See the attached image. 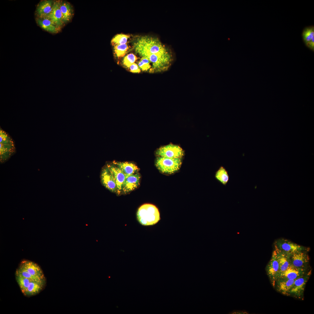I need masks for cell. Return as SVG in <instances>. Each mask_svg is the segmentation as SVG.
Here are the masks:
<instances>
[{
    "label": "cell",
    "instance_id": "6da1fadb",
    "mask_svg": "<svg viewBox=\"0 0 314 314\" xmlns=\"http://www.w3.org/2000/svg\"><path fill=\"white\" fill-rule=\"evenodd\" d=\"M16 280L23 294L25 296L35 295L43 290L46 279L43 272L37 264L24 260L17 269Z\"/></svg>",
    "mask_w": 314,
    "mask_h": 314
},
{
    "label": "cell",
    "instance_id": "7a4b0ae2",
    "mask_svg": "<svg viewBox=\"0 0 314 314\" xmlns=\"http://www.w3.org/2000/svg\"><path fill=\"white\" fill-rule=\"evenodd\" d=\"M135 52L142 56L144 54L166 53L169 50L157 38L143 36L137 38L133 42Z\"/></svg>",
    "mask_w": 314,
    "mask_h": 314
},
{
    "label": "cell",
    "instance_id": "3957f363",
    "mask_svg": "<svg viewBox=\"0 0 314 314\" xmlns=\"http://www.w3.org/2000/svg\"><path fill=\"white\" fill-rule=\"evenodd\" d=\"M136 216L138 222L144 226L153 225L160 219L158 209L151 204H144L140 206L137 210Z\"/></svg>",
    "mask_w": 314,
    "mask_h": 314
},
{
    "label": "cell",
    "instance_id": "277c9868",
    "mask_svg": "<svg viewBox=\"0 0 314 314\" xmlns=\"http://www.w3.org/2000/svg\"><path fill=\"white\" fill-rule=\"evenodd\" d=\"M16 151L14 141L6 132L0 129V161L3 163L7 160Z\"/></svg>",
    "mask_w": 314,
    "mask_h": 314
},
{
    "label": "cell",
    "instance_id": "5b68a950",
    "mask_svg": "<svg viewBox=\"0 0 314 314\" xmlns=\"http://www.w3.org/2000/svg\"><path fill=\"white\" fill-rule=\"evenodd\" d=\"M181 164V158H172L159 156L156 161V165L162 173L171 174L177 171Z\"/></svg>",
    "mask_w": 314,
    "mask_h": 314
},
{
    "label": "cell",
    "instance_id": "8992f818",
    "mask_svg": "<svg viewBox=\"0 0 314 314\" xmlns=\"http://www.w3.org/2000/svg\"><path fill=\"white\" fill-rule=\"evenodd\" d=\"M274 244V248L290 255L300 251H308L310 249L308 248L283 238L277 239L275 241Z\"/></svg>",
    "mask_w": 314,
    "mask_h": 314
},
{
    "label": "cell",
    "instance_id": "52a82bcc",
    "mask_svg": "<svg viewBox=\"0 0 314 314\" xmlns=\"http://www.w3.org/2000/svg\"><path fill=\"white\" fill-rule=\"evenodd\" d=\"M311 270L302 276L295 279L288 296L303 299L306 284L311 274Z\"/></svg>",
    "mask_w": 314,
    "mask_h": 314
},
{
    "label": "cell",
    "instance_id": "ba28073f",
    "mask_svg": "<svg viewBox=\"0 0 314 314\" xmlns=\"http://www.w3.org/2000/svg\"><path fill=\"white\" fill-rule=\"evenodd\" d=\"M156 154L159 156L172 158H181L183 155L182 149L179 146L169 144L158 149Z\"/></svg>",
    "mask_w": 314,
    "mask_h": 314
},
{
    "label": "cell",
    "instance_id": "9c48e42d",
    "mask_svg": "<svg viewBox=\"0 0 314 314\" xmlns=\"http://www.w3.org/2000/svg\"><path fill=\"white\" fill-rule=\"evenodd\" d=\"M267 274L274 288L279 274V265L275 250L273 251L271 258L266 267Z\"/></svg>",
    "mask_w": 314,
    "mask_h": 314
},
{
    "label": "cell",
    "instance_id": "30bf717a",
    "mask_svg": "<svg viewBox=\"0 0 314 314\" xmlns=\"http://www.w3.org/2000/svg\"><path fill=\"white\" fill-rule=\"evenodd\" d=\"M307 252L300 251L290 254L291 264L298 267L308 268L310 259Z\"/></svg>",
    "mask_w": 314,
    "mask_h": 314
},
{
    "label": "cell",
    "instance_id": "8fae6325",
    "mask_svg": "<svg viewBox=\"0 0 314 314\" xmlns=\"http://www.w3.org/2000/svg\"><path fill=\"white\" fill-rule=\"evenodd\" d=\"M308 269L298 267L290 264L285 271L279 274L277 279H295L307 273L309 271Z\"/></svg>",
    "mask_w": 314,
    "mask_h": 314
},
{
    "label": "cell",
    "instance_id": "7c38bea8",
    "mask_svg": "<svg viewBox=\"0 0 314 314\" xmlns=\"http://www.w3.org/2000/svg\"><path fill=\"white\" fill-rule=\"evenodd\" d=\"M101 182L103 185L112 192H117V186L112 174L107 166L102 170L101 174Z\"/></svg>",
    "mask_w": 314,
    "mask_h": 314
},
{
    "label": "cell",
    "instance_id": "4fadbf2b",
    "mask_svg": "<svg viewBox=\"0 0 314 314\" xmlns=\"http://www.w3.org/2000/svg\"><path fill=\"white\" fill-rule=\"evenodd\" d=\"M140 179L138 173L126 177L122 185V193L126 194L135 189L140 184Z\"/></svg>",
    "mask_w": 314,
    "mask_h": 314
},
{
    "label": "cell",
    "instance_id": "5bb4252c",
    "mask_svg": "<svg viewBox=\"0 0 314 314\" xmlns=\"http://www.w3.org/2000/svg\"><path fill=\"white\" fill-rule=\"evenodd\" d=\"M111 171L115 182L117 188V194L120 195L122 193V185L126 177L123 172L114 165H109L107 166Z\"/></svg>",
    "mask_w": 314,
    "mask_h": 314
},
{
    "label": "cell",
    "instance_id": "9a60e30c",
    "mask_svg": "<svg viewBox=\"0 0 314 314\" xmlns=\"http://www.w3.org/2000/svg\"><path fill=\"white\" fill-rule=\"evenodd\" d=\"M295 279H279L276 281L275 287L281 294L288 296Z\"/></svg>",
    "mask_w": 314,
    "mask_h": 314
},
{
    "label": "cell",
    "instance_id": "2e32d148",
    "mask_svg": "<svg viewBox=\"0 0 314 314\" xmlns=\"http://www.w3.org/2000/svg\"><path fill=\"white\" fill-rule=\"evenodd\" d=\"M113 163L114 165L122 170L126 178L137 173L139 170L137 166L132 163L115 162Z\"/></svg>",
    "mask_w": 314,
    "mask_h": 314
},
{
    "label": "cell",
    "instance_id": "e0dca14e",
    "mask_svg": "<svg viewBox=\"0 0 314 314\" xmlns=\"http://www.w3.org/2000/svg\"><path fill=\"white\" fill-rule=\"evenodd\" d=\"M53 3L51 0H46L40 1L38 4L36 12L39 17L45 18L49 15L53 9Z\"/></svg>",
    "mask_w": 314,
    "mask_h": 314
},
{
    "label": "cell",
    "instance_id": "ac0fdd59",
    "mask_svg": "<svg viewBox=\"0 0 314 314\" xmlns=\"http://www.w3.org/2000/svg\"><path fill=\"white\" fill-rule=\"evenodd\" d=\"M279 265V274L285 271L291 264L290 255L274 248Z\"/></svg>",
    "mask_w": 314,
    "mask_h": 314
},
{
    "label": "cell",
    "instance_id": "d6986e66",
    "mask_svg": "<svg viewBox=\"0 0 314 314\" xmlns=\"http://www.w3.org/2000/svg\"><path fill=\"white\" fill-rule=\"evenodd\" d=\"M60 6V3L58 2L53 3L52 11L47 17L58 27L62 26L63 22Z\"/></svg>",
    "mask_w": 314,
    "mask_h": 314
},
{
    "label": "cell",
    "instance_id": "ffe728a7",
    "mask_svg": "<svg viewBox=\"0 0 314 314\" xmlns=\"http://www.w3.org/2000/svg\"><path fill=\"white\" fill-rule=\"evenodd\" d=\"M36 22L42 28L46 31L52 33H56L58 31V26L47 18H38Z\"/></svg>",
    "mask_w": 314,
    "mask_h": 314
},
{
    "label": "cell",
    "instance_id": "44dd1931",
    "mask_svg": "<svg viewBox=\"0 0 314 314\" xmlns=\"http://www.w3.org/2000/svg\"><path fill=\"white\" fill-rule=\"evenodd\" d=\"M215 177L218 181L224 185H226L229 180L228 172L222 166H220L216 172Z\"/></svg>",
    "mask_w": 314,
    "mask_h": 314
},
{
    "label": "cell",
    "instance_id": "7402d4cb",
    "mask_svg": "<svg viewBox=\"0 0 314 314\" xmlns=\"http://www.w3.org/2000/svg\"><path fill=\"white\" fill-rule=\"evenodd\" d=\"M301 35L306 46L314 41V26L312 25L305 27L303 30Z\"/></svg>",
    "mask_w": 314,
    "mask_h": 314
},
{
    "label": "cell",
    "instance_id": "603a6c76",
    "mask_svg": "<svg viewBox=\"0 0 314 314\" xmlns=\"http://www.w3.org/2000/svg\"><path fill=\"white\" fill-rule=\"evenodd\" d=\"M60 9L61 11L63 22L69 21L72 17V12L70 4L64 2L60 4Z\"/></svg>",
    "mask_w": 314,
    "mask_h": 314
},
{
    "label": "cell",
    "instance_id": "cb8c5ba5",
    "mask_svg": "<svg viewBox=\"0 0 314 314\" xmlns=\"http://www.w3.org/2000/svg\"><path fill=\"white\" fill-rule=\"evenodd\" d=\"M130 37V35H129L122 34H117L113 38L111 41V43L114 46L126 44Z\"/></svg>",
    "mask_w": 314,
    "mask_h": 314
},
{
    "label": "cell",
    "instance_id": "d4e9b609",
    "mask_svg": "<svg viewBox=\"0 0 314 314\" xmlns=\"http://www.w3.org/2000/svg\"><path fill=\"white\" fill-rule=\"evenodd\" d=\"M129 48L126 44L116 45L114 46V49L116 56L118 57L123 56Z\"/></svg>",
    "mask_w": 314,
    "mask_h": 314
},
{
    "label": "cell",
    "instance_id": "484cf974",
    "mask_svg": "<svg viewBox=\"0 0 314 314\" xmlns=\"http://www.w3.org/2000/svg\"><path fill=\"white\" fill-rule=\"evenodd\" d=\"M137 59V57L133 53L129 54L124 58L123 61V65L127 67H130Z\"/></svg>",
    "mask_w": 314,
    "mask_h": 314
},
{
    "label": "cell",
    "instance_id": "4316f807",
    "mask_svg": "<svg viewBox=\"0 0 314 314\" xmlns=\"http://www.w3.org/2000/svg\"><path fill=\"white\" fill-rule=\"evenodd\" d=\"M150 63L147 58L142 57L138 63V66L142 71H147L151 68Z\"/></svg>",
    "mask_w": 314,
    "mask_h": 314
},
{
    "label": "cell",
    "instance_id": "83f0119b",
    "mask_svg": "<svg viewBox=\"0 0 314 314\" xmlns=\"http://www.w3.org/2000/svg\"><path fill=\"white\" fill-rule=\"evenodd\" d=\"M130 68L131 72L133 73H139L140 72L138 65L135 63L130 67Z\"/></svg>",
    "mask_w": 314,
    "mask_h": 314
},
{
    "label": "cell",
    "instance_id": "f1b7e54d",
    "mask_svg": "<svg viewBox=\"0 0 314 314\" xmlns=\"http://www.w3.org/2000/svg\"><path fill=\"white\" fill-rule=\"evenodd\" d=\"M231 314H248V313L245 310H233L229 313Z\"/></svg>",
    "mask_w": 314,
    "mask_h": 314
}]
</instances>
